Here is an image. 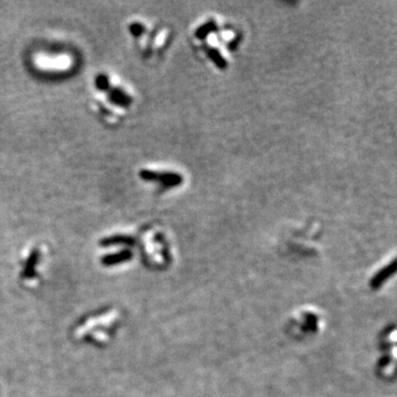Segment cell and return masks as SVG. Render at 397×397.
Masks as SVG:
<instances>
[{"label":"cell","instance_id":"6da1fadb","mask_svg":"<svg viewBox=\"0 0 397 397\" xmlns=\"http://www.w3.org/2000/svg\"><path fill=\"white\" fill-rule=\"evenodd\" d=\"M140 178L146 181H159L163 187H171L179 183L180 176L170 172H159L152 170H143L140 171Z\"/></svg>","mask_w":397,"mask_h":397},{"label":"cell","instance_id":"7a4b0ae2","mask_svg":"<svg viewBox=\"0 0 397 397\" xmlns=\"http://www.w3.org/2000/svg\"><path fill=\"white\" fill-rule=\"evenodd\" d=\"M127 254L126 253H121V254H118V255H115V256H112V257H108L107 259H106V262L107 263H116V262H118V260H125L126 259V256Z\"/></svg>","mask_w":397,"mask_h":397}]
</instances>
